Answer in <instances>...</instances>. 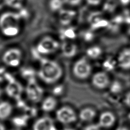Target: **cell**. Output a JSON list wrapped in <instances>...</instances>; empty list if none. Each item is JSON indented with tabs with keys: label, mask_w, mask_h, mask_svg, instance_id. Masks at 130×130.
<instances>
[{
	"label": "cell",
	"mask_w": 130,
	"mask_h": 130,
	"mask_svg": "<svg viewBox=\"0 0 130 130\" xmlns=\"http://www.w3.org/2000/svg\"><path fill=\"white\" fill-rule=\"evenodd\" d=\"M32 54L40 60V67L38 72L40 78L47 84L57 82L62 75V70L60 66L56 61L43 57L33 51Z\"/></svg>",
	"instance_id": "obj_1"
},
{
	"label": "cell",
	"mask_w": 130,
	"mask_h": 130,
	"mask_svg": "<svg viewBox=\"0 0 130 130\" xmlns=\"http://www.w3.org/2000/svg\"><path fill=\"white\" fill-rule=\"evenodd\" d=\"M18 12L7 11L0 14V32L6 38H12L18 36L21 32L22 21Z\"/></svg>",
	"instance_id": "obj_2"
},
{
	"label": "cell",
	"mask_w": 130,
	"mask_h": 130,
	"mask_svg": "<svg viewBox=\"0 0 130 130\" xmlns=\"http://www.w3.org/2000/svg\"><path fill=\"white\" fill-rule=\"evenodd\" d=\"M60 42L54 37L45 35L37 42L32 51L38 55L43 56L53 54L60 49Z\"/></svg>",
	"instance_id": "obj_3"
},
{
	"label": "cell",
	"mask_w": 130,
	"mask_h": 130,
	"mask_svg": "<svg viewBox=\"0 0 130 130\" xmlns=\"http://www.w3.org/2000/svg\"><path fill=\"white\" fill-rule=\"evenodd\" d=\"M91 71V67L87 57H82L78 59L73 67L74 75L80 79H85L88 77Z\"/></svg>",
	"instance_id": "obj_4"
},
{
	"label": "cell",
	"mask_w": 130,
	"mask_h": 130,
	"mask_svg": "<svg viewBox=\"0 0 130 130\" xmlns=\"http://www.w3.org/2000/svg\"><path fill=\"white\" fill-rule=\"evenodd\" d=\"M22 58V52L17 47H11L7 49L3 53L2 60L9 66L15 67L19 65Z\"/></svg>",
	"instance_id": "obj_5"
},
{
	"label": "cell",
	"mask_w": 130,
	"mask_h": 130,
	"mask_svg": "<svg viewBox=\"0 0 130 130\" xmlns=\"http://www.w3.org/2000/svg\"><path fill=\"white\" fill-rule=\"evenodd\" d=\"M26 91L28 98L34 103L40 102L44 94L43 88L37 83L35 79L28 81Z\"/></svg>",
	"instance_id": "obj_6"
},
{
	"label": "cell",
	"mask_w": 130,
	"mask_h": 130,
	"mask_svg": "<svg viewBox=\"0 0 130 130\" xmlns=\"http://www.w3.org/2000/svg\"><path fill=\"white\" fill-rule=\"evenodd\" d=\"M56 117L58 121L64 124L72 123L77 120L76 113L73 109L68 106L59 108L56 112Z\"/></svg>",
	"instance_id": "obj_7"
},
{
	"label": "cell",
	"mask_w": 130,
	"mask_h": 130,
	"mask_svg": "<svg viewBox=\"0 0 130 130\" xmlns=\"http://www.w3.org/2000/svg\"><path fill=\"white\" fill-rule=\"evenodd\" d=\"M77 17V12L72 9H62L58 13V21L62 26H68L72 24Z\"/></svg>",
	"instance_id": "obj_8"
},
{
	"label": "cell",
	"mask_w": 130,
	"mask_h": 130,
	"mask_svg": "<svg viewBox=\"0 0 130 130\" xmlns=\"http://www.w3.org/2000/svg\"><path fill=\"white\" fill-rule=\"evenodd\" d=\"M88 21L90 26V29L92 30L104 28L109 24V21L103 16V14L100 12H94L90 14Z\"/></svg>",
	"instance_id": "obj_9"
},
{
	"label": "cell",
	"mask_w": 130,
	"mask_h": 130,
	"mask_svg": "<svg viewBox=\"0 0 130 130\" xmlns=\"http://www.w3.org/2000/svg\"><path fill=\"white\" fill-rule=\"evenodd\" d=\"M62 55L68 58L76 56L78 51V46L74 41H62L60 49Z\"/></svg>",
	"instance_id": "obj_10"
},
{
	"label": "cell",
	"mask_w": 130,
	"mask_h": 130,
	"mask_svg": "<svg viewBox=\"0 0 130 130\" xmlns=\"http://www.w3.org/2000/svg\"><path fill=\"white\" fill-rule=\"evenodd\" d=\"M92 85L98 89H104L110 83L109 78L105 72H99L95 73L91 79Z\"/></svg>",
	"instance_id": "obj_11"
},
{
	"label": "cell",
	"mask_w": 130,
	"mask_h": 130,
	"mask_svg": "<svg viewBox=\"0 0 130 130\" xmlns=\"http://www.w3.org/2000/svg\"><path fill=\"white\" fill-rule=\"evenodd\" d=\"M78 33L75 27L70 25L62 27L59 30V36L62 41H74L77 38Z\"/></svg>",
	"instance_id": "obj_12"
},
{
	"label": "cell",
	"mask_w": 130,
	"mask_h": 130,
	"mask_svg": "<svg viewBox=\"0 0 130 130\" xmlns=\"http://www.w3.org/2000/svg\"><path fill=\"white\" fill-rule=\"evenodd\" d=\"M33 130H57L53 120L44 116L38 119L33 125Z\"/></svg>",
	"instance_id": "obj_13"
},
{
	"label": "cell",
	"mask_w": 130,
	"mask_h": 130,
	"mask_svg": "<svg viewBox=\"0 0 130 130\" xmlns=\"http://www.w3.org/2000/svg\"><path fill=\"white\" fill-rule=\"evenodd\" d=\"M117 65L122 69H130V48H125L119 53L117 59Z\"/></svg>",
	"instance_id": "obj_14"
},
{
	"label": "cell",
	"mask_w": 130,
	"mask_h": 130,
	"mask_svg": "<svg viewBox=\"0 0 130 130\" xmlns=\"http://www.w3.org/2000/svg\"><path fill=\"white\" fill-rule=\"evenodd\" d=\"M115 120L116 118L114 114L109 111H105L100 115L98 125L101 127H110L114 124Z\"/></svg>",
	"instance_id": "obj_15"
},
{
	"label": "cell",
	"mask_w": 130,
	"mask_h": 130,
	"mask_svg": "<svg viewBox=\"0 0 130 130\" xmlns=\"http://www.w3.org/2000/svg\"><path fill=\"white\" fill-rule=\"evenodd\" d=\"M6 92L8 95L17 100L20 99L22 91L21 85L15 80L9 83L6 87Z\"/></svg>",
	"instance_id": "obj_16"
},
{
	"label": "cell",
	"mask_w": 130,
	"mask_h": 130,
	"mask_svg": "<svg viewBox=\"0 0 130 130\" xmlns=\"http://www.w3.org/2000/svg\"><path fill=\"white\" fill-rule=\"evenodd\" d=\"M57 106V101L53 96H49L45 98L42 103L41 108L46 112L53 111Z\"/></svg>",
	"instance_id": "obj_17"
},
{
	"label": "cell",
	"mask_w": 130,
	"mask_h": 130,
	"mask_svg": "<svg viewBox=\"0 0 130 130\" xmlns=\"http://www.w3.org/2000/svg\"><path fill=\"white\" fill-rule=\"evenodd\" d=\"M102 48L98 45H93L88 47L85 51L87 57L91 59H96L99 57L102 54Z\"/></svg>",
	"instance_id": "obj_18"
},
{
	"label": "cell",
	"mask_w": 130,
	"mask_h": 130,
	"mask_svg": "<svg viewBox=\"0 0 130 130\" xmlns=\"http://www.w3.org/2000/svg\"><path fill=\"white\" fill-rule=\"evenodd\" d=\"M95 115V111L92 108L87 107L83 108L80 111L79 117L82 121H90L94 118Z\"/></svg>",
	"instance_id": "obj_19"
},
{
	"label": "cell",
	"mask_w": 130,
	"mask_h": 130,
	"mask_svg": "<svg viewBox=\"0 0 130 130\" xmlns=\"http://www.w3.org/2000/svg\"><path fill=\"white\" fill-rule=\"evenodd\" d=\"M64 5L63 0H48L47 2V7L53 13H58L64 8Z\"/></svg>",
	"instance_id": "obj_20"
},
{
	"label": "cell",
	"mask_w": 130,
	"mask_h": 130,
	"mask_svg": "<svg viewBox=\"0 0 130 130\" xmlns=\"http://www.w3.org/2000/svg\"><path fill=\"white\" fill-rule=\"evenodd\" d=\"M4 4L13 11H18L24 7L25 0H3Z\"/></svg>",
	"instance_id": "obj_21"
},
{
	"label": "cell",
	"mask_w": 130,
	"mask_h": 130,
	"mask_svg": "<svg viewBox=\"0 0 130 130\" xmlns=\"http://www.w3.org/2000/svg\"><path fill=\"white\" fill-rule=\"evenodd\" d=\"M12 111L11 104L7 102L0 103V119H4L8 117Z\"/></svg>",
	"instance_id": "obj_22"
},
{
	"label": "cell",
	"mask_w": 130,
	"mask_h": 130,
	"mask_svg": "<svg viewBox=\"0 0 130 130\" xmlns=\"http://www.w3.org/2000/svg\"><path fill=\"white\" fill-rule=\"evenodd\" d=\"M28 116L27 115H24L22 116L16 117L13 118V123L18 127H22L26 124Z\"/></svg>",
	"instance_id": "obj_23"
},
{
	"label": "cell",
	"mask_w": 130,
	"mask_h": 130,
	"mask_svg": "<svg viewBox=\"0 0 130 130\" xmlns=\"http://www.w3.org/2000/svg\"><path fill=\"white\" fill-rule=\"evenodd\" d=\"M118 4H119L117 0H107V1L104 4V10L108 13H111L114 10L111 7L117 8Z\"/></svg>",
	"instance_id": "obj_24"
},
{
	"label": "cell",
	"mask_w": 130,
	"mask_h": 130,
	"mask_svg": "<svg viewBox=\"0 0 130 130\" xmlns=\"http://www.w3.org/2000/svg\"><path fill=\"white\" fill-rule=\"evenodd\" d=\"M116 64H117L116 60L114 59L113 58L109 57L107 58L103 62V66L105 70L107 71H111V70L114 69Z\"/></svg>",
	"instance_id": "obj_25"
},
{
	"label": "cell",
	"mask_w": 130,
	"mask_h": 130,
	"mask_svg": "<svg viewBox=\"0 0 130 130\" xmlns=\"http://www.w3.org/2000/svg\"><path fill=\"white\" fill-rule=\"evenodd\" d=\"M21 75L24 78L27 79L29 81L31 79H35L34 76L35 73L34 70L31 68H24L21 70Z\"/></svg>",
	"instance_id": "obj_26"
},
{
	"label": "cell",
	"mask_w": 130,
	"mask_h": 130,
	"mask_svg": "<svg viewBox=\"0 0 130 130\" xmlns=\"http://www.w3.org/2000/svg\"><path fill=\"white\" fill-rule=\"evenodd\" d=\"M92 29H91L90 30H87L81 33L82 38L83 39L84 42H90L94 39V36L92 32Z\"/></svg>",
	"instance_id": "obj_27"
},
{
	"label": "cell",
	"mask_w": 130,
	"mask_h": 130,
	"mask_svg": "<svg viewBox=\"0 0 130 130\" xmlns=\"http://www.w3.org/2000/svg\"><path fill=\"white\" fill-rule=\"evenodd\" d=\"M63 1L65 5L71 7H75L80 5L83 0H63Z\"/></svg>",
	"instance_id": "obj_28"
},
{
	"label": "cell",
	"mask_w": 130,
	"mask_h": 130,
	"mask_svg": "<svg viewBox=\"0 0 130 130\" xmlns=\"http://www.w3.org/2000/svg\"><path fill=\"white\" fill-rule=\"evenodd\" d=\"M110 89L112 92L117 93L121 90V86L118 82L115 81L112 84L110 87Z\"/></svg>",
	"instance_id": "obj_29"
},
{
	"label": "cell",
	"mask_w": 130,
	"mask_h": 130,
	"mask_svg": "<svg viewBox=\"0 0 130 130\" xmlns=\"http://www.w3.org/2000/svg\"><path fill=\"white\" fill-rule=\"evenodd\" d=\"M86 3L90 6L96 7L102 4L103 0H85Z\"/></svg>",
	"instance_id": "obj_30"
},
{
	"label": "cell",
	"mask_w": 130,
	"mask_h": 130,
	"mask_svg": "<svg viewBox=\"0 0 130 130\" xmlns=\"http://www.w3.org/2000/svg\"><path fill=\"white\" fill-rule=\"evenodd\" d=\"M100 128L101 127L98 125V124H92L86 126L84 130H101Z\"/></svg>",
	"instance_id": "obj_31"
},
{
	"label": "cell",
	"mask_w": 130,
	"mask_h": 130,
	"mask_svg": "<svg viewBox=\"0 0 130 130\" xmlns=\"http://www.w3.org/2000/svg\"><path fill=\"white\" fill-rule=\"evenodd\" d=\"M6 70L3 68H0V82L5 79V75L6 74Z\"/></svg>",
	"instance_id": "obj_32"
},
{
	"label": "cell",
	"mask_w": 130,
	"mask_h": 130,
	"mask_svg": "<svg viewBox=\"0 0 130 130\" xmlns=\"http://www.w3.org/2000/svg\"><path fill=\"white\" fill-rule=\"evenodd\" d=\"M62 91V87L61 86H59L58 87H56L55 88H54L53 92L54 94H60Z\"/></svg>",
	"instance_id": "obj_33"
},
{
	"label": "cell",
	"mask_w": 130,
	"mask_h": 130,
	"mask_svg": "<svg viewBox=\"0 0 130 130\" xmlns=\"http://www.w3.org/2000/svg\"><path fill=\"white\" fill-rule=\"evenodd\" d=\"M125 103L127 106L130 107V92H129L125 96Z\"/></svg>",
	"instance_id": "obj_34"
},
{
	"label": "cell",
	"mask_w": 130,
	"mask_h": 130,
	"mask_svg": "<svg viewBox=\"0 0 130 130\" xmlns=\"http://www.w3.org/2000/svg\"><path fill=\"white\" fill-rule=\"evenodd\" d=\"M116 130H128V129L124 127L120 126V127H119L118 128H117Z\"/></svg>",
	"instance_id": "obj_35"
},
{
	"label": "cell",
	"mask_w": 130,
	"mask_h": 130,
	"mask_svg": "<svg viewBox=\"0 0 130 130\" xmlns=\"http://www.w3.org/2000/svg\"><path fill=\"white\" fill-rule=\"evenodd\" d=\"M0 130H5L4 126L0 123Z\"/></svg>",
	"instance_id": "obj_36"
},
{
	"label": "cell",
	"mask_w": 130,
	"mask_h": 130,
	"mask_svg": "<svg viewBox=\"0 0 130 130\" xmlns=\"http://www.w3.org/2000/svg\"><path fill=\"white\" fill-rule=\"evenodd\" d=\"M61 130H75L73 128H63Z\"/></svg>",
	"instance_id": "obj_37"
},
{
	"label": "cell",
	"mask_w": 130,
	"mask_h": 130,
	"mask_svg": "<svg viewBox=\"0 0 130 130\" xmlns=\"http://www.w3.org/2000/svg\"><path fill=\"white\" fill-rule=\"evenodd\" d=\"M128 117H129V119H130V113H129V114H128Z\"/></svg>",
	"instance_id": "obj_38"
},
{
	"label": "cell",
	"mask_w": 130,
	"mask_h": 130,
	"mask_svg": "<svg viewBox=\"0 0 130 130\" xmlns=\"http://www.w3.org/2000/svg\"><path fill=\"white\" fill-rule=\"evenodd\" d=\"M1 89H0V96H1Z\"/></svg>",
	"instance_id": "obj_39"
}]
</instances>
